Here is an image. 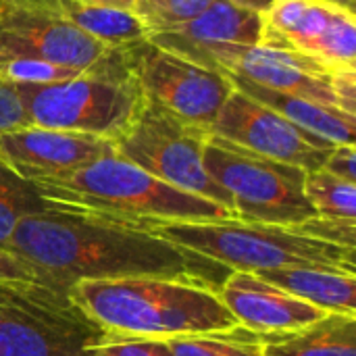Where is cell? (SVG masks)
I'll return each mask as SVG.
<instances>
[{"instance_id":"cell-15","label":"cell","mask_w":356,"mask_h":356,"mask_svg":"<svg viewBox=\"0 0 356 356\" xmlns=\"http://www.w3.org/2000/svg\"><path fill=\"white\" fill-rule=\"evenodd\" d=\"M148 40L165 50L198 63L207 50L217 46L263 44V19L259 13L240 8L229 0H215L194 19L177 27L150 33Z\"/></svg>"},{"instance_id":"cell-4","label":"cell","mask_w":356,"mask_h":356,"mask_svg":"<svg viewBox=\"0 0 356 356\" xmlns=\"http://www.w3.org/2000/svg\"><path fill=\"white\" fill-rule=\"evenodd\" d=\"M152 232L167 242L225 267L227 271L261 273L298 265H323L356 273L355 248L315 240L294 227L223 219L167 223Z\"/></svg>"},{"instance_id":"cell-17","label":"cell","mask_w":356,"mask_h":356,"mask_svg":"<svg viewBox=\"0 0 356 356\" xmlns=\"http://www.w3.org/2000/svg\"><path fill=\"white\" fill-rule=\"evenodd\" d=\"M271 286L330 313L356 317V275L323 265H298L254 273Z\"/></svg>"},{"instance_id":"cell-10","label":"cell","mask_w":356,"mask_h":356,"mask_svg":"<svg viewBox=\"0 0 356 356\" xmlns=\"http://www.w3.org/2000/svg\"><path fill=\"white\" fill-rule=\"evenodd\" d=\"M113 48L69 23L54 0H0V52L90 71Z\"/></svg>"},{"instance_id":"cell-18","label":"cell","mask_w":356,"mask_h":356,"mask_svg":"<svg viewBox=\"0 0 356 356\" xmlns=\"http://www.w3.org/2000/svg\"><path fill=\"white\" fill-rule=\"evenodd\" d=\"M259 340L263 356H356V317L330 313L307 327Z\"/></svg>"},{"instance_id":"cell-20","label":"cell","mask_w":356,"mask_h":356,"mask_svg":"<svg viewBox=\"0 0 356 356\" xmlns=\"http://www.w3.org/2000/svg\"><path fill=\"white\" fill-rule=\"evenodd\" d=\"M305 54L332 71H356L355 8L340 4L321 35L307 48Z\"/></svg>"},{"instance_id":"cell-8","label":"cell","mask_w":356,"mask_h":356,"mask_svg":"<svg viewBox=\"0 0 356 356\" xmlns=\"http://www.w3.org/2000/svg\"><path fill=\"white\" fill-rule=\"evenodd\" d=\"M209 131L144 102L131 125L113 142L115 154L144 169L156 179L207 198L232 213V198L204 169ZM234 217V213H232Z\"/></svg>"},{"instance_id":"cell-16","label":"cell","mask_w":356,"mask_h":356,"mask_svg":"<svg viewBox=\"0 0 356 356\" xmlns=\"http://www.w3.org/2000/svg\"><path fill=\"white\" fill-rule=\"evenodd\" d=\"M227 77L232 79L234 88H238L252 100L273 108L275 113H280L282 117H286L290 123L298 125L300 129H305L313 136H319V138L332 142L334 146L355 144V115H348L336 106H327V104L307 100V98H300L294 94L263 88V86H259L250 79L238 77V75H227Z\"/></svg>"},{"instance_id":"cell-21","label":"cell","mask_w":356,"mask_h":356,"mask_svg":"<svg viewBox=\"0 0 356 356\" xmlns=\"http://www.w3.org/2000/svg\"><path fill=\"white\" fill-rule=\"evenodd\" d=\"M50 209L52 207L42 198L33 181L23 179L0 163V246L6 248L10 236L23 219Z\"/></svg>"},{"instance_id":"cell-28","label":"cell","mask_w":356,"mask_h":356,"mask_svg":"<svg viewBox=\"0 0 356 356\" xmlns=\"http://www.w3.org/2000/svg\"><path fill=\"white\" fill-rule=\"evenodd\" d=\"M23 125H29L23 102L15 86L0 79V134L23 127Z\"/></svg>"},{"instance_id":"cell-22","label":"cell","mask_w":356,"mask_h":356,"mask_svg":"<svg viewBox=\"0 0 356 356\" xmlns=\"http://www.w3.org/2000/svg\"><path fill=\"white\" fill-rule=\"evenodd\" d=\"M305 194L317 217L356 221V184L344 181L323 169H317L307 173Z\"/></svg>"},{"instance_id":"cell-19","label":"cell","mask_w":356,"mask_h":356,"mask_svg":"<svg viewBox=\"0 0 356 356\" xmlns=\"http://www.w3.org/2000/svg\"><path fill=\"white\" fill-rule=\"evenodd\" d=\"M58 13L79 31L106 48H121L148 38V29L134 10L88 4L81 0H54Z\"/></svg>"},{"instance_id":"cell-29","label":"cell","mask_w":356,"mask_h":356,"mask_svg":"<svg viewBox=\"0 0 356 356\" xmlns=\"http://www.w3.org/2000/svg\"><path fill=\"white\" fill-rule=\"evenodd\" d=\"M323 171L344 179V181H350L356 184V146L355 144H340V146H334L321 167Z\"/></svg>"},{"instance_id":"cell-26","label":"cell","mask_w":356,"mask_h":356,"mask_svg":"<svg viewBox=\"0 0 356 356\" xmlns=\"http://www.w3.org/2000/svg\"><path fill=\"white\" fill-rule=\"evenodd\" d=\"M355 223L356 221H338V219H325V217H313L300 225H294L296 232L311 236L315 240H323L336 246L355 248Z\"/></svg>"},{"instance_id":"cell-24","label":"cell","mask_w":356,"mask_h":356,"mask_svg":"<svg viewBox=\"0 0 356 356\" xmlns=\"http://www.w3.org/2000/svg\"><path fill=\"white\" fill-rule=\"evenodd\" d=\"M213 2L215 0H136L134 13L142 19L150 35L194 19Z\"/></svg>"},{"instance_id":"cell-6","label":"cell","mask_w":356,"mask_h":356,"mask_svg":"<svg viewBox=\"0 0 356 356\" xmlns=\"http://www.w3.org/2000/svg\"><path fill=\"white\" fill-rule=\"evenodd\" d=\"M204 169L232 198L242 223L294 227L317 217L305 194L307 171L286 165L209 134Z\"/></svg>"},{"instance_id":"cell-11","label":"cell","mask_w":356,"mask_h":356,"mask_svg":"<svg viewBox=\"0 0 356 356\" xmlns=\"http://www.w3.org/2000/svg\"><path fill=\"white\" fill-rule=\"evenodd\" d=\"M209 134L307 173L321 169L334 148L332 142L300 129L238 88L221 106Z\"/></svg>"},{"instance_id":"cell-30","label":"cell","mask_w":356,"mask_h":356,"mask_svg":"<svg viewBox=\"0 0 356 356\" xmlns=\"http://www.w3.org/2000/svg\"><path fill=\"white\" fill-rule=\"evenodd\" d=\"M332 90L338 106L356 117V71H338L332 79Z\"/></svg>"},{"instance_id":"cell-5","label":"cell","mask_w":356,"mask_h":356,"mask_svg":"<svg viewBox=\"0 0 356 356\" xmlns=\"http://www.w3.org/2000/svg\"><path fill=\"white\" fill-rule=\"evenodd\" d=\"M29 125L88 134L115 142L138 117L144 96L129 75L121 50L71 79L15 86Z\"/></svg>"},{"instance_id":"cell-7","label":"cell","mask_w":356,"mask_h":356,"mask_svg":"<svg viewBox=\"0 0 356 356\" xmlns=\"http://www.w3.org/2000/svg\"><path fill=\"white\" fill-rule=\"evenodd\" d=\"M102 334L69 294L0 282V356H88Z\"/></svg>"},{"instance_id":"cell-23","label":"cell","mask_w":356,"mask_h":356,"mask_svg":"<svg viewBox=\"0 0 356 356\" xmlns=\"http://www.w3.org/2000/svg\"><path fill=\"white\" fill-rule=\"evenodd\" d=\"M173 356H263L259 334L244 327L167 340Z\"/></svg>"},{"instance_id":"cell-33","label":"cell","mask_w":356,"mask_h":356,"mask_svg":"<svg viewBox=\"0 0 356 356\" xmlns=\"http://www.w3.org/2000/svg\"><path fill=\"white\" fill-rule=\"evenodd\" d=\"M330 2H338V4H344V6L355 8V0H330Z\"/></svg>"},{"instance_id":"cell-14","label":"cell","mask_w":356,"mask_h":356,"mask_svg":"<svg viewBox=\"0 0 356 356\" xmlns=\"http://www.w3.org/2000/svg\"><path fill=\"white\" fill-rule=\"evenodd\" d=\"M236 323L252 334H282L317 323L327 313L267 284L254 273L232 271L215 290Z\"/></svg>"},{"instance_id":"cell-25","label":"cell","mask_w":356,"mask_h":356,"mask_svg":"<svg viewBox=\"0 0 356 356\" xmlns=\"http://www.w3.org/2000/svg\"><path fill=\"white\" fill-rule=\"evenodd\" d=\"M88 356H173V353L167 340L104 332L90 346Z\"/></svg>"},{"instance_id":"cell-12","label":"cell","mask_w":356,"mask_h":356,"mask_svg":"<svg viewBox=\"0 0 356 356\" xmlns=\"http://www.w3.org/2000/svg\"><path fill=\"white\" fill-rule=\"evenodd\" d=\"M198 65L221 71L225 75L250 79L269 90L294 94L307 100L340 108L332 90V79L338 71H332L319 60L290 48L267 44H227L207 50L198 58Z\"/></svg>"},{"instance_id":"cell-9","label":"cell","mask_w":356,"mask_h":356,"mask_svg":"<svg viewBox=\"0 0 356 356\" xmlns=\"http://www.w3.org/2000/svg\"><path fill=\"white\" fill-rule=\"evenodd\" d=\"M119 50L146 102L200 129H211L234 92V83L225 73L165 50L148 38Z\"/></svg>"},{"instance_id":"cell-31","label":"cell","mask_w":356,"mask_h":356,"mask_svg":"<svg viewBox=\"0 0 356 356\" xmlns=\"http://www.w3.org/2000/svg\"><path fill=\"white\" fill-rule=\"evenodd\" d=\"M229 2L236 4V6H240V8L259 13V15H263V13L273 4V0H229Z\"/></svg>"},{"instance_id":"cell-1","label":"cell","mask_w":356,"mask_h":356,"mask_svg":"<svg viewBox=\"0 0 356 356\" xmlns=\"http://www.w3.org/2000/svg\"><path fill=\"white\" fill-rule=\"evenodd\" d=\"M6 248L65 294L77 282L138 277L177 280L217 290L223 282L215 273L227 271L154 232L60 209L23 219Z\"/></svg>"},{"instance_id":"cell-32","label":"cell","mask_w":356,"mask_h":356,"mask_svg":"<svg viewBox=\"0 0 356 356\" xmlns=\"http://www.w3.org/2000/svg\"><path fill=\"white\" fill-rule=\"evenodd\" d=\"M88 4H100V6H113V8H125V10H134L136 8V0H81Z\"/></svg>"},{"instance_id":"cell-3","label":"cell","mask_w":356,"mask_h":356,"mask_svg":"<svg viewBox=\"0 0 356 356\" xmlns=\"http://www.w3.org/2000/svg\"><path fill=\"white\" fill-rule=\"evenodd\" d=\"M71 300L102 332L171 340L238 327L215 290L177 280L77 282Z\"/></svg>"},{"instance_id":"cell-27","label":"cell","mask_w":356,"mask_h":356,"mask_svg":"<svg viewBox=\"0 0 356 356\" xmlns=\"http://www.w3.org/2000/svg\"><path fill=\"white\" fill-rule=\"evenodd\" d=\"M0 282H6V284H31V286L52 288L35 267H31L27 261H23L21 257H17L15 252H10L4 246H0Z\"/></svg>"},{"instance_id":"cell-13","label":"cell","mask_w":356,"mask_h":356,"mask_svg":"<svg viewBox=\"0 0 356 356\" xmlns=\"http://www.w3.org/2000/svg\"><path fill=\"white\" fill-rule=\"evenodd\" d=\"M115 154L111 140L23 125L0 134V163L29 181L63 177L86 165Z\"/></svg>"},{"instance_id":"cell-2","label":"cell","mask_w":356,"mask_h":356,"mask_svg":"<svg viewBox=\"0 0 356 356\" xmlns=\"http://www.w3.org/2000/svg\"><path fill=\"white\" fill-rule=\"evenodd\" d=\"M33 184L52 209L146 232L167 223L234 219L227 209L177 190L119 154L102 156L75 173Z\"/></svg>"}]
</instances>
